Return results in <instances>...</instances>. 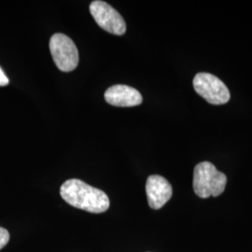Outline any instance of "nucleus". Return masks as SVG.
Wrapping results in <instances>:
<instances>
[{
    "label": "nucleus",
    "mask_w": 252,
    "mask_h": 252,
    "mask_svg": "<svg viewBox=\"0 0 252 252\" xmlns=\"http://www.w3.org/2000/svg\"><path fill=\"white\" fill-rule=\"evenodd\" d=\"M92 16L101 28L108 33L122 36L126 32L125 19L116 9L105 1H93L90 5Z\"/></svg>",
    "instance_id": "5"
},
{
    "label": "nucleus",
    "mask_w": 252,
    "mask_h": 252,
    "mask_svg": "<svg viewBox=\"0 0 252 252\" xmlns=\"http://www.w3.org/2000/svg\"><path fill=\"white\" fill-rule=\"evenodd\" d=\"M50 51L56 66L63 72L74 70L79 63L77 46L69 36L56 33L50 39Z\"/></svg>",
    "instance_id": "3"
},
{
    "label": "nucleus",
    "mask_w": 252,
    "mask_h": 252,
    "mask_svg": "<svg viewBox=\"0 0 252 252\" xmlns=\"http://www.w3.org/2000/svg\"><path fill=\"white\" fill-rule=\"evenodd\" d=\"M193 87L200 96L213 105L226 104L231 97L225 84L210 73L196 74L193 79Z\"/></svg>",
    "instance_id": "4"
},
{
    "label": "nucleus",
    "mask_w": 252,
    "mask_h": 252,
    "mask_svg": "<svg viewBox=\"0 0 252 252\" xmlns=\"http://www.w3.org/2000/svg\"><path fill=\"white\" fill-rule=\"evenodd\" d=\"M227 177L219 171L213 163L202 162L193 171V189L200 198L219 196L225 189Z\"/></svg>",
    "instance_id": "2"
},
{
    "label": "nucleus",
    "mask_w": 252,
    "mask_h": 252,
    "mask_svg": "<svg viewBox=\"0 0 252 252\" xmlns=\"http://www.w3.org/2000/svg\"><path fill=\"white\" fill-rule=\"evenodd\" d=\"M149 206L153 209L162 208L171 198L173 189L168 180L159 175H152L146 183Z\"/></svg>",
    "instance_id": "6"
},
{
    "label": "nucleus",
    "mask_w": 252,
    "mask_h": 252,
    "mask_svg": "<svg viewBox=\"0 0 252 252\" xmlns=\"http://www.w3.org/2000/svg\"><path fill=\"white\" fill-rule=\"evenodd\" d=\"M9 84V79L0 67V86H6Z\"/></svg>",
    "instance_id": "9"
},
{
    "label": "nucleus",
    "mask_w": 252,
    "mask_h": 252,
    "mask_svg": "<svg viewBox=\"0 0 252 252\" xmlns=\"http://www.w3.org/2000/svg\"><path fill=\"white\" fill-rule=\"evenodd\" d=\"M60 194L70 206L91 213H103L108 210L110 205L105 191L77 179L63 182L60 188Z\"/></svg>",
    "instance_id": "1"
},
{
    "label": "nucleus",
    "mask_w": 252,
    "mask_h": 252,
    "mask_svg": "<svg viewBox=\"0 0 252 252\" xmlns=\"http://www.w3.org/2000/svg\"><path fill=\"white\" fill-rule=\"evenodd\" d=\"M9 240V233L4 228L0 227V250L3 249Z\"/></svg>",
    "instance_id": "8"
},
{
    "label": "nucleus",
    "mask_w": 252,
    "mask_h": 252,
    "mask_svg": "<svg viewBox=\"0 0 252 252\" xmlns=\"http://www.w3.org/2000/svg\"><path fill=\"white\" fill-rule=\"evenodd\" d=\"M105 100L109 105L115 107H135L142 103L143 98L138 91L123 84L109 87L105 93Z\"/></svg>",
    "instance_id": "7"
}]
</instances>
